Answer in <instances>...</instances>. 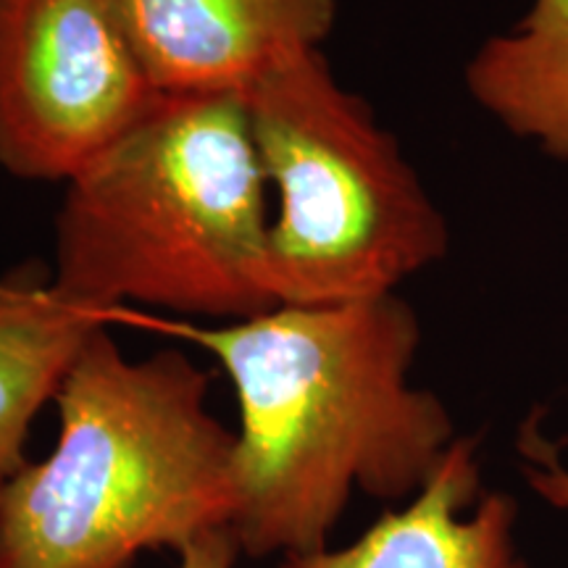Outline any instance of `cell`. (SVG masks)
I'll list each match as a JSON object with an SVG mask.
<instances>
[{
	"instance_id": "10",
	"label": "cell",
	"mask_w": 568,
	"mask_h": 568,
	"mask_svg": "<svg viewBox=\"0 0 568 568\" xmlns=\"http://www.w3.org/2000/svg\"><path fill=\"white\" fill-rule=\"evenodd\" d=\"M240 542L234 537L232 527L209 531L193 545H187L180 556V566L176 568H234L240 558Z\"/></svg>"
},
{
	"instance_id": "8",
	"label": "cell",
	"mask_w": 568,
	"mask_h": 568,
	"mask_svg": "<svg viewBox=\"0 0 568 568\" xmlns=\"http://www.w3.org/2000/svg\"><path fill=\"white\" fill-rule=\"evenodd\" d=\"M111 318L61 295L51 268L24 266L0 276V485L27 464L32 422Z\"/></svg>"
},
{
	"instance_id": "11",
	"label": "cell",
	"mask_w": 568,
	"mask_h": 568,
	"mask_svg": "<svg viewBox=\"0 0 568 568\" xmlns=\"http://www.w3.org/2000/svg\"><path fill=\"white\" fill-rule=\"evenodd\" d=\"M529 487L542 497L545 503H550L552 508L568 510V468H560L558 464H537L527 468Z\"/></svg>"
},
{
	"instance_id": "5",
	"label": "cell",
	"mask_w": 568,
	"mask_h": 568,
	"mask_svg": "<svg viewBox=\"0 0 568 568\" xmlns=\"http://www.w3.org/2000/svg\"><path fill=\"white\" fill-rule=\"evenodd\" d=\"M161 98L116 0H0V172L67 184Z\"/></svg>"
},
{
	"instance_id": "1",
	"label": "cell",
	"mask_w": 568,
	"mask_h": 568,
	"mask_svg": "<svg viewBox=\"0 0 568 568\" xmlns=\"http://www.w3.org/2000/svg\"><path fill=\"white\" fill-rule=\"evenodd\" d=\"M237 397L232 531L251 558L329 548L353 493L410 500L456 443L445 403L410 385L422 326L393 295L276 305L180 326Z\"/></svg>"
},
{
	"instance_id": "3",
	"label": "cell",
	"mask_w": 568,
	"mask_h": 568,
	"mask_svg": "<svg viewBox=\"0 0 568 568\" xmlns=\"http://www.w3.org/2000/svg\"><path fill=\"white\" fill-rule=\"evenodd\" d=\"M53 287L116 318L124 303L243 322L261 284L268 182L240 95L161 98L63 184Z\"/></svg>"
},
{
	"instance_id": "2",
	"label": "cell",
	"mask_w": 568,
	"mask_h": 568,
	"mask_svg": "<svg viewBox=\"0 0 568 568\" xmlns=\"http://www.w3.org/2000/svg\"><path fill=\"white\" fill-rule=\"evenodd\" d=\"M182 351L130 358L98 329L55 395L59 439L0 485V568H138L232 527L234 432Z\"/></svg>"
},
{
	"instance_id": "6",
	"label": "cell",
	"mask_w": 568,
	"mask_h": 568,
	"mask_svg": "<svg viewBox=\"0 0 568 568\" xmlns=\"http://www.w3.org/2000/svg\"><path fill=\"white\" fill-rule=\"evenodd\" d=\"M126 38L163 98H245L268 71L316 51L337 0H116Z\"/></svg>"
},
{
	"instance_id": "7",
	"label": "cell",
	"mask_w": 568,
	"mask_h": 568,
	"mask_svg": "<svg viewBox=\"0 0 568 568\" xmlns=\"http://www.w3.org/2000/svg\"><path fill=\"white\" fill-rule=\"evenodd\" d=\"M280 568H527L516 503L481 489L477 439L458 437L429 481L345 548L282 558Z\"/></svg>"
},
{
	"instance_id": "4",
	"label": "cell",
	"mask_w": 568,
	"mask_h": 568,
	"mask_svg": "<svg viewBox=\"0 0 568 568\" xmlns=\"http://www.w3.org/2000/svg\"><path fill=\"white\" fill-rule=\"evenodd\" d=\"M274 193L261 284L276 305L393 295L447 253V222L372 105L322 48L280 63L243 98Z\"/></svg>"
},
{
	"instance_id": "9",
	"label": "cell",
	"mask_w": 568,
	"mask_h": 568,
	"mask_svg": "<svg viewBox=\"0 0 568 568\" xmlns=\"http://www.w3.org/2000/svg\"><path fill=\"white\" fill-rule=\"evenodd\" d=\"M471 98L516 138L568 163V0H535L466 63Z\"/></svg>"
}]
</instances>
